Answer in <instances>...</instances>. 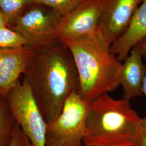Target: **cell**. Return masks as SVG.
<instances>
[{"instance_id": "cell-20", "label": "cell", "mask_w": 146, "mask_h": 146, "mask_svg": "<svg viewBox=\"0 0 146 146\" xmlns=\"http://www.w3.org/2000/svg\"><path fill=\"white\" fill-rule=\"evenodd\" d=\"M5 27H9L8 20L2 11L0 9V28Z\"/></svg>"}, {"instance_id": "cell-7", "label": "cell", "mask_w": 146, "mask_h": 146, "mask_svg": "<svg viewBox=\"0 0 146 146\" xmlns=\"http://www.w3.org/2000/svg\"><path fill=\"white\" fill-rule=\"evenodd\" d=\"M103 7V0H81L73 11L63 17L58 39L75 38L98 31Z\"/></svg>"}, {"instance_id": "cell-4", "label": "cell", "mask_w": 146, "mask_h": 146, "mask_svg": "<svg viewBox=\"0 0 146 146\" xmlns=\"http://www.w3.org/2000/svg\"><path fill=\"white\" fill-rule=\"evenodd\" d=\"M5 99L16 123L33 146H46L47 123L25 78H21Z\"/></svg>"}, {"instance_id": "cell-1", "label": "cell", "mask_w": 146, "mask_h": 146, "mask_svg": "<svg viewBox=\"0 0 146 146\" xmlns=\"http://www.w3.org/2000/svg\"><path fill=\"white\" fill-rule=\"evenodd\" d=\"M23 76L47 124L60 114L69 96L78 92L73 55L58 39L31 52Z\"/></svg>"}, {"instance_id": "cell-16", "label": "cell", "mask_w": 146, "mask_h": 146, "mask_svg": "<svg viewBox=\"0 0 146 146\" xmlns=\"http://www.w3.org/2000/svg\"><path fill=\"white\" fill-rule=\"evenodd\" d=\"M9 146H33L31 141L16 123Z\"/></svg>"}, {"instance_id": "cell-14", "label": "cell", "mask_w": 146, "mask_h": 146, "mask_svg": "<svg viewBox=\"0 0 146 146\" xmlns=\"http://www.w3.org/2000/svg\"><path fill=\"white\" fill-rule=\"evenodd\" d=\"M25 45V40L18 33L9 27L0 28V49L19 48Z\"/></svg>"}, {"instance_id": "cell-6", "label": "cell", "mask_w": 146, "mask_h": 146, "mask_svg": "<svg viewBox=\"0 0 146 146\" xmlns=\"http://www.w3.org/2000/svg\"><path fill=\"white\" fill-rule=\"evenodd\" d=\"M90 104L78 92L70 94L60 114L47 124L46 141L64 144L83 142Z\"/></svg>"}, {"instance_id": "cell-19", "label": "cell", "mask_w": 146, "mask_h": 146, "mask_svg": "<svg viewBox=\"0 0 146 146\" xmlns=\"http://www.w3.org/2000/svg\"><path fill=\"white\" fill-rule=\"evenodd\" d=\"M136 47L140 50L143 57H146V37L139 42Z\"/></svg>"}, {"instance_id": "cell-5", "label": "cell", "mask_w": 146, "mask_h": 146, "mask_svg": "<svg viewBox=\"0 0 146 146\" xmlns=\"http://www.w3.org/2000/svg\"><path fill=\"white\" fill-rule=\"evenodd\" d=\"M63 17L50 7L34 3L9 27L21 35L25 47L32 52L58 39Z\"/></svg>"}, {"instance_id": "cell-12", "label": "cell", "mask_w": 146, "mask_h": 146, "mask_svg": "<svg viewBox=\"0 0 146 146\" xmlns=\"http://www.w3.org/2000/svg\"><path fill=\"white\" fill-rule=\"evenodd\" d=\"M15 124L7 100L0 95V146H9Z\"/></svg>"}, {"instance_id": "cell-2", "label": "cell", "mask_w": 146, "mask_h": 146, "mask_svg": "<svg viewBox=\"0 0 146 146\" xmlns=\"http://www.w3.org/2000/svg\"><path fill=\"white\" fill-rule=\"evenodd\" d=\"M60 41L73 55L78 73V93L84 99L91 102L120 86L122 62L111 52L110 45L99 28L89 35Z\"/></svg>"}, {"instance_id": "cell-9", "label": "cell", "mask_w": 146, "mask_h": 146, "mask_svg": "<svg viewBox=\"0 0 146 146\" xmlns=\"http://www.w3.org/2000/svg\"><path fill=\"white\" fill-rule=\"evenodd\" d=\"M31 52L25 47L0 49V95H7L24 75Z\"/></svg>"}, {"instance_id": "cell-11", "label": "cell", "mask_w": 146, "mask_h": 146, "mask_svg": "<svg viewBox=\"0 0 146 146\" xmlns=\"http://www.w3.org/2000/svg\"><path fill=\"white\" fill-rule=\"evenodd\" d=\"M146 37V0L133 16L125 32L110 46V52L123 62L131 49Z\"/></svg>"}, {"instance_id": "cell-10", "label": "cell", "mask_w": 146, "mask_h": 146, "mask_svg": "<svg viewBox=\"0 0 146 146\" xmlns=\"http://www.w3.org/2000/svg\"><path fill=\"white\" fill-rule=\"evenodd\" d=\"M143 60L142 54L135 46L122 63L120 86L123 90V99L131 101L143 95L142 86L146 69Z\"/></svg>"}, {"instance_id": "cell-13", "label": "cell", "mask_w": 146, "mask_h": 146, "mask_svg": "<svg viewBox=\"0 0 146 146\" xmlns=\"http://www.w3.org/2000/svg\"><path fill=\"white\" fill-rule=\"evenodd\" d=\"M34 3L33 0H0V9L11 27Z\"/></svg>"}, {"instance_id": "cell-18", "label": "cell", "mask_w": 146, "mask_h": 146, "mask_svg": "<svg viewBox=\"0 0 146 146\" xmlns=\"http://www.w3.org/2000/svg\"><path fill=\"white\" fill-rule=\"evenodd\" d=\"M46 146H84L83 142L77 143H58L52 141H46Z\"/></svg>"}, {"instance_id": "cell-21", "label": "cell", "mask_w": 146, "mask_h": 146, "mask_svg": "<svg viewBox=\"0 0 146 146\" xmlns=\"http://www.w3.org/2000/svg\"><path fill=\"white\" fill-rule=\"evenodd\" d=\"M143 59H144V61H145V64H146V57H143ZM142 93L145 95L146 101V74H145V78H144L143 82V86H142Z\"/></svg>"}, {"instance_id": "cell-8", "label": "cell", "mask_w": 146, "mask_h": 146, "mask_svg": "<svg viewBox=\"0 0 146 146\" xmlns=\"http://www.w3.org/2000/svg\"><path fill=\"white\" fill-rule=\"evenodd\" d=\"M144 0H103L99 29L110 45L127 30Z\"/></svg>"}, {"instance_id": "cell-17", "label": "cell", "mask_w": 146, "mask_h": 146, "mask_svg": "<svg viewBox=\"0 0 146 146\" xmlns=\"http://www.w3.org/2000/svg\"><path fill=\"white\" fill-rule=\"evenodd\" d=\"M136 146H146V115L142 118L140 141Z\"/></svg>"}, {"instance_id": "cell-15", "label": "cell", "mask_w": 146, "mask_h": 146, "mask_svg": "<svg viewBox=\"0 0 146 146\" xmlns=\"http://www.w3.org/2000/svg\"><path fill=\"white\" fill-rule=\"evenodd\" d=\"M34 3L46 5L57 11L63 16L77 7L81 0H33Z\"/></svg>"}, {"instance_id": "cell-3", "label": "cell", "mask_w": 146, "mask_h": 146, "mask_svg": "<svg viewBox=\"0 0 146 146\" xmlns=\"http://www.w3.org/2000/svg\"><path fill=\"white\" fill-rule=\"evenodd\" d=\"M142 118L130 101L104 94L90 104L84 146H136L140 141Z\"/></svg>"}]
</instances>
